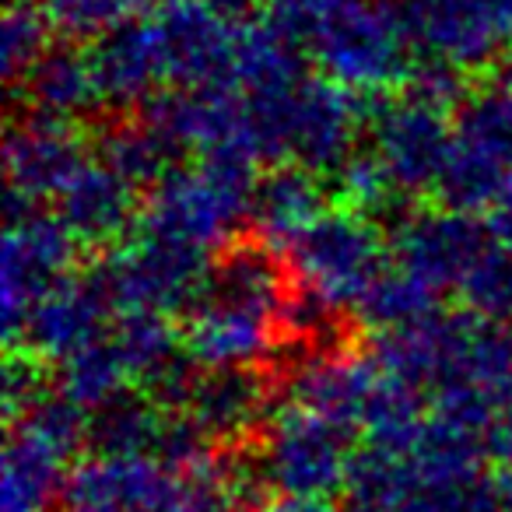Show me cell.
<instances>
[{"instance_id":"1","label":"cell","mask_w":512,"mask_h":512,"mask_svg":"<svg viewBox=\"0 0 512 512\" xmlns=\"http://www.w3.org/2000/svg\"><path fill=\"white\" fill-rule=\"evenodd\" d=\"M386 376L411 390L432 393L456 383H502L512 376V323L474 309H439L400 330H379L369 344Z\"/></svg>"},{"instance_id":"2","label":"cell","mask_w":512,"mask_h":512,"mask_svg":"<svg viewBox=\"0 0 512 512\" xmlns=\"http://www.w3.org/2000/svg\"><path fill=\"white\" fill-rule=\"evenodd\" d=\"M418 57L400 0H341L309 39L316 71L351 92H397Z\"/></svg>"},{"instance_id":"3","label":"cell","mask_w":512,"mask_h":512,"mask_svg":"<svg viewBox=\"0 0 512 512\" xmlns=\"http://www.w3.org/2000/svg\"><path fill=\"white\" fill-rule=\"evenodd\" d=\"M214 256H218L214 249L137 228L127 242L95 253V260L88 264V278L99 285L116 316L155 309L183 320L204 295Z\"/></svg>"},{"instance_id":"4","label":"cell","mask_w":512,"mask_h":512,"mask_svg":"<svg viewBox=\"0 0 512 512\" xmlns=\"http://www.w3.org/2000/svg\"><path fill=\"white\" fill-rule=\"evenodd\" d=\"M78 239L57 207L36 204L8 190L4 204V246H0V316L4 341L18 348L36 306L67 278L78 264Z\"/></svg>"},{"instance_id":"5","label":"cell","mask_w":512,"mask_h":512,"mask_svg":"<svg viewBox=\"0 0 512 512\" xmlns=\"http://www.w3.org/2000/svg\"><path fill=\"white\" fill-rule=\"evenodd\" d=\"M295 285L313 288L351 316L362 292L393 264V242L383 221L348 204H330L285 249Z\"/></svg>"},{"instance_id":"6","label":"cell","mask_w":512,"mask_h":512,"mask_svg":"<svg viewBox=\"0 0 512 512\" xmlns=\"http://www.w3.org/2000/svg\"><path fill=\"white\" fill-rule=\"evenodd\" d=\"M369 148L404 197L435 193L456 137V113L404 92H358Z\"/></svg>"},{"instance_id":"7","label":"cell","mask_w":512,"mask_h":512,"mask_svg":"<svg viewBox=\"0 0 512 512\" xmlns=\"http://www.w3.org/2000/svg\"><path fill=\"white\" fill-rule=\"evenodd\" d=\"M271 491L278 495L330 498L348 488V467L355 456V432L306 411L299 404L274 407L260 439Z\"/></svg>"},{"instance_id":"8","label":"cell","mask_w":512,"mask_h":512,"mask_svg":"<svg viewBox=\"0 0 512 512\" xmlns=\"http://www.w3.org/2000/svg\"><path fill=\"white\" fill-rule=\"evenodd\" d=\"M57 512H200L190 470L155 456L88 453L71 463Z\"/></svg>"},{"instance_id":"9","label":"cell","mask_w":512,"mask_h":512,"mask_svg":"<svg viewBox=\"0 0 512 512\" xmlns=\"http://www.w3.org/2000/svg\"><path fill=\"white\" fill-rule=\"evenodd\" d=\"M393 260L418 274L439 295H456L470 278L484 253L491 249V235L484 214L453 211V207H411L390 228Z\"/></svg>"},{"instance_id":"10","label":"cell","mask_w":512,"mask_h":512,"mask_svg":"<svg viewBox=\"0 0 512 512\" xmlns=\"http://www.w3.org/2000/svg\"><path fill=\"white\" fill-rule=\"evenodd\" d=\"M362 130L358 92L337 85L327 74H306L285 95V116H281L285 162H299L330 179L355 155Z\"/></svg>"},{"instance_id":"11","label":"cell","mask_w":512,"mask_h":512,"mask_svg":"<svg viewBox=\"0 0 512 512\" xmlns=\"http://www.w3.org/2000/svg\"><path fill=\"white\" fill-rule=\"evenodd\" d=\"M421 53L488 71L512 53V0H400Z\"/></svg>"},{"instance_id":"12","label":"cell","mask_w":512,"mask_h":512,"mask_svg":"<svg viewBox=\"0 0 512 512\" xmlns=\"http://www.w3.org/2000/svg\"><path fill=\"white\" fill-rule=\"evenodd\" d=\"M158 57H162L165 88L232 85L235 53H239V25L225 22L197 0H169L151 11Z\"/></svg>"},{"instance_id":"13","label":"cell","mask_w":512,"mask_h":512,"mask_svg":"<svg viewBox=\"0 0 512 512\" xmlns=\"http://www.w3.org/2000/svg\"><path fill=\"white\" fill-rule=\"evenodd\" d=\"M386 383V372L372 351L316 348L302 351L285 376L288 404H299L348 432L362 435L376 397Z\"/></svg>"},{"instance_id":"14","label":"cell","mask_w":512,"mask_h":512,"mask_svg":"<svg viewBox=\"0 0 512 512\" xmlns=\"http://www.w3.org/2000/svg\"><path fill=\"white\" fill-rule=\"evenodd\" d=\"M92 158L95 144L88 141V134H81L78 123L25 109L8 127V141H4L8 190L36 204H57L60 193Z\"/></svg>"},{"instance_id":"15","label":"cell","mask_w":512,"mask_h":512,"mask_svg":"<svg viewBox=\"0 0 512 512\" xmlns=\"http://www.w3.org/2000/svg\"><path fill=\"white\" fill-rule=\"evenodd\" d=\"M281 379L267 365H225L200 369L183 411L204 428L218 449L256 442L274 414Z\"/></svg>"},{"instance_id":"16","label":"cell","mask_w":512,"mask_h":512,"mask_svg":"<svg viewBox=\"0 0 512 512\" xmlns=\"http://www.w3.org/2000/svg\"><path fill=\"white\" fill-rule=\"evenodd\" d=\"M179 327H183V351L200 369L267 365V358H274V351L281 348L278 316L211 292L200 295Z\"/></svg>"},{"instance_id":"17","label":"cell","mask_w":512,"mask_h":512,"mask_svg":"<svg viewBox=\"0 0 512 512\" xmlns=\"http://www.w3.org/2000/svg\"><path fill=\"white\" fill-rule=\"evenodd\" d=\"M53 207L85 253H106L137 232L144 200L134 183L92 158Z\"/></svg>"},{"instance_id":"18","label":"cell","mask_w":512,"mask_h":512,"mask_svg":"<svg viewBox=\"0 0 512 512\" xmlns=\"http://www.w3.org/2000/svg\"><path fill=\"white\" fill-rule=\"evenodd\" d=\"M113 320V306L99 292V285L88 278V271L67 274L36 306L18 348H29L32 355H39L46 365L57 369L60 362L78 355L81 348L106 337Z\"/></svg>"},{"instance_id":"19","label":"cell","mask_w":512,"mask_h":512,"mask_svg":"<svg viewBox=\"0 0 512 512\" xmlns=\"http://www.w3.org/2000/svg\"><path fill=\"white\" fill-rule=\"evenodd\" d=\"M85 46L92 57L95 81H99L102 109L130 113L165 88L162 57H158L155 29H151L148 15L130 18Z\"/></svg>"},{"instance_id":"20","label":"cell","mask_w":512,"mask_h":512,"mask_svg":"<svg viewBox=\"0 0 512 512\" xmlns=\"http://www.w3.org/2000/svg\"><path fill=\"white\" fill-rule=\"evenodd\" d=\"M330 193H334L330 190V179L306 169V165H299V162L267 165L253 186L246 232L285 253V249L327 211Z\"/></svg>"},{"instance_id":"21","label":"cell","mask_w":512,"mask_h":512,"mask_svg":"<svg viewBox=\"0 0 512 512\" xmlns=\"http://www.w3.org/2000/svg\"><path fill=\"white\" fill-rule=\"evenodd\" d=\"M11 95L15 99L22 95L25 109H32V113H46L71 123L102 109L99 81H95L88 46L60 36L39 57V64L25 74L22 85H11Z\"/></svg>"},{"instance_id":"22","label":"cell","mask_w":512,"mask_h":512,"mask_svg":"<svg viewBox=\"0 0 512 512\" xmlns=\"http://www.w3.org/2000/svg\"><path fill=\"white\" fill-rule=\"evenodd\" d=\"M71 463L29 428L8 425L0 453V512H57Z\"/></svg>"},{"instance_id":"23","label":"cell","mask_w":512,"mask_h":512,"mask_svg":"<svg viewBox=\"0 0 512 512\" xmlns=\"http://www.w3.org/2000/svg\"><path fill=\"white\" fill-rule=\"evenodd\" d=\"M169 407L158 404L141 386L116 393L88 411V453L102 456H155Z\"/></svg>"},{"instance_id":"24","label":"cell","mask_w":512,"mask_h":512,"mask_svg":"<svg viewBox=\"0 0 512 512\" xmlns=\"http://www.w3.org/2000/svg\"><path fill=\"white\" fill-rule=\"evenodd\" d=\"M95 158L106 162L113 172H120L137 190H151L172 169L186 165L190 155L165 130H158L155 123H148L144 116H134V120L102 127L99 141H95Z\"/></svg>"},{"instance_id":"25","label":"cell","mask_w":512,"mask_h":512,"mask_svg":"<svg viewBox=\"0 0 512 512\" xmlns=\"http://www.w3.org/2000/svg\"><path fill=\"white\" fill-rule=\"evenodd\" d=\"M109 337L120 348L134 386H151L165 369L186 355L183 351V327H176V316L155 313V309H134L120 313L109 327Z\"/></svg>"},{"instance_id":"26","label":"cell","mask_w":512,"mask_h":512,"mask_svg":"<svg viewBox=\"0 0 512 512\" xmlns=\"http://www.w3.org/2000/svg\"><path fill=\"white\" fill-rule=\"evenodd\" d=\"M439 309H442V295L432 285H425L418 274H411L407 267H400L393 260L362 292V299L351 309V320L358 327L379 334V330H400V327H411V323H421L432 313H439Z\"/></svg>"},{"instance_id":"27","label":"cell","mask_w":512,"mask_h":512,"mask_svg":"<svg viewBox=\"0 0 512 512\" xmlns=\"http://www.w3.org/2000/svg\"><path fill=\"white\" fill-rule=\"evenodd\" d=\"M53 376H57V390L64 397H71L74 404H81L85 411H95L106 400H113L116 393L134 386L127 362H123L120 348H116V341L109 334L88 344V348H81L67 362H60Z\"/></svg>"},{"instance_id":"28","label":"cell","mask_w":512,"mask_h":512,"mask_svg":"<svg viewBox=\"0 0 512 512\" xmlns=\"http://www.w3.org/2000/svg\"><path fill=\"white\" fill-rule=\"evenodd\" d=\"M57 43L50 15L36 0H8V11L0 18V74L11 85H22L25 74L39 64L50 46Z\"/></svg>"},{"instance_id":"29","label":"cell","mask_w":512,"mask_h":512,"mask_svg":"<svg viewBox=\"0 0 512 512\" xmlns=\"http://www.w3.org/2000/svg\"><path fill=\"white\" fill-rule=\"evenodd\" d=\"M411 470H414L411 488L404 491V498L390 512H498L495 484H491V477L484 470L463 477H432V474H421L414 467V460Z\"/></svg>"},{"instance_id":"30","label":"cell","mask_w":512,"mask_h":512,"mask_svg":"<svg viewBox=\"0 0 512 512\" xmlns=\"http://www.w3.org/2000/svg\"><path fill=\"white\" fill-rule=\"evenodd\" d=\"M60 39L92 43L102 32L165 8L169 0H39Z\"/></svg>"},{"instance_id":"31","label":"cell","mask_w":512,"mask_h":512,"mask_svg":"<svg viewBox=\"0 0 512 512\" xmlns=\"http://www.w3.org/2000/svg\"><path fill=\"white\" fill-rule=\"evenodd\" d=\"M460 306L488 316L498 323H512V249L502 242H491L488 253L477 260L470 278L456 292Z\"/></svg>"},{"instance_id":"32","label":"cell","mask_w":512,"mask_h":512,"mask_svg":"<svg viewBox=\"0 0 512 512\" xmlns=\"http://www.w3.org/2000/svg\"><path fill=\"white\" fill-rule=\"evenodd\" d=\"M53 386H57V376H50V365L43 358L32 355L29 348H8V362H4V418H22Z\"/></svg>"},{"instance_id":"33","label":"cell","mask_w":512,"mask_h":512,"mask_svg":"<svg viewBox=\"0 0 512 512\" xmlns=\"http://www.w3.org/2000/svg\"><path fill=\"white\" fill-rule=\"evenodd\" d=\"M484 453L491 463L512 460V376L491 390V418L484 428Z\"/></svg>"},{"instance_id":"34","label":"cell","mask_w":512,"mask_h":512,"mask_svg":"<svg viewBox=\"0 0 512 512\" xmlns=\"http://www.w3.org/2000/svg\"><path fill=\"white\" fill-rule=\"evenodd\" d=\"M197 4H204L207 11H214V15H221L225 22H253V18L264 15V4L267 0H197Z\"/></svg>"},{"instance_id":"35","label":"cell","mask_w":512,"mask_h":512,"mask_svg":"<svg viewBox=\"0 0 512 512\" xmlns=\"http://www.w3.org/2000/svg\"><path fill=\"white\" fill-rule=\"evenodd\" d=\"M256 512H337L330 498H306V495H274Z\"/></svg>"},{"instance_id":"36","label":"cell","mask_w":512,"mask_h":512,"mask_svg":"<svg viewBox=\"0 0 512 512\" xmlns=\"http://www.w3.org/2000/svg\"><path fill=\"white\" fill-rule=\"evenodd\" d=\"M484 221H488L491 235H495L502 246L512 249V186L498 197V204L491 207L488 214H484Z\"/></svg>"},{"instance_id":"37","label":"cell","mask_w":512,"mask_h":512,"mask_svg":"<svg viewBox=\"0 0 512 512\" xmlns=\"http://www.w3.org/2000/svg\"><path fill=\"white\" fill-rule=\"evenodd\" d=\"M491 484H495L498 512H512V460L498 463V470L491 474Z\"/></svg>"},{"instance_id":"38","label":"cell","mask_w":512,"mask_h":512,"mask_svg":"<svg viewBox=\"0 0 512 512\" xmlns=\"http://www.w3.org/2000/svg\"><path fill=\"white\" fill-rule=\"evenodd\" d=\"M498 67H502V74H498V78L512 81V53H509V57H505V60H502V64H498Z\"/></svg>"},{"instance_id":"39","label":"cell","mask_w":512,"mask_h":512,"mask_svg":"<svg viewBox=\"0 0 512 512\" xmlns=\"http://www.w3.org/2000/svg\"><path fill=\"white\" fill-rule=\"evenodd\" d=\"M337 512H369V509H362V505H351V502H348L344 509H337Z\"/></svg>"}]
</instances>
